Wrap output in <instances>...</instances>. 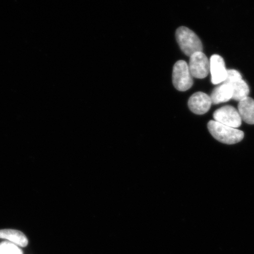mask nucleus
<instances>
[{"label": "nucleus", "instance_id": "obj_1", "mask_svg": "<svg viewBox=\"0 0 254 254\" xmlns=\"http://www.w3.org/2000/svg\"><path fill=\"white\" fill-rule=\"evenodd\" d=\"M208 129L217 140L226 144H235L243 140L244 133L241 130L222 125L215 121H209Z\"/></svg>", "mask_w": 254, "mask_h": 254}, {"label": "nucleus", "instance_id": "obj_4", "mask_svg": "<svg viewBox=\"0 0 254 254\" xmlns=\"http://www.w3.org/2000/svg\"><path fill=\"white\" fill-rule=\"evenodd\" d=\"M223 82L229 84L233 90V99L240 101L249 97L250 88L247 82L243 80L240 72L236 69H227L226 79Z\"/></svg>", "mask_w": 254, "mask_h": 254}, {"label": "nucleus", "instance_id": "obj_3", "mask_svg": "<svg viewBox=\"0 0 254 254\" xmlns=\"http://www.w3.org/2000/svg\"><path fill=\"white\" fill-rule=\"evenodd\" d=\"M193 82L188 64L184 60L176 62L173 71V83L175 88L180 91H186L192 87Z\"/></svg>", "mask_w": 254, "mask_h": 254}, {"label": "nucleus", "instance_id": "obj_2", "mask_svg": "<svg viewBox=\"0 0 254 254\" xmlns=\"http://www.w3.org/2000/svg\"><path fill=\"white\" fill-rule=\"evenodd\" d=\"M176 37L178 44L182 52L190 57L196 52H202L203 47L194 32L186 27H180L176 31Z\"/></svg>", "mask_w": 254, "mask_h": 254}, {"label": "nucleus", "instance_id": "obj_10", "mask_svg": "<svg viewBox=\"0 0 254 254\" xmlns=\"http://www.w3.org/2000/svg\"><path fill=\"white\" fill-rule=\"evenodd\" d=\"M233 90L231 85L226 82H222L212 91L210 95L212 104H218L227 102L233 99Z\"/></svg>", "mask_w": 254, "mask_h": 254}, {"label": "nucleus", "instance_id": "obj_9", "mask_svg": "<svg viewBox=\"0 0 254 254\" xmlns=\"http://www.w3.org/2000/svg\"><path fill=\"white\" fill-rule=\"evenodd\" d=\"M0 239L7 240L19 247H27L28 238L21 231L12 229L0 230Z\"/></svg>", "mask_w": 254, "mask_h": 254}, {"label": "nucleus", "instance_id": "obj_11", "mask_svg": "<svg viewBox=\"0 0 254 254\" xmlns=\"http://www.w3.org/2000/svg\"><path fill=\"white\" fill-rule=\"evenodd\" d=\"M241 119L249 125H254V100L247 97L239 102L238 106Z\"/></svg>", "mask_w": 254, "mask_h": 254}, {"label": "nucleus", "instance_id": "obj_6", "mask_svg": "<svg viewBox=\"0 0 254 254\" xmlns=\"http://www.w3.org/2000/svg\"><path fill=\"white\" fill-rule=\"evenodd\" d=\"M213 117L215 122L235 128H238L242 124L239 112L231 106L222 107L216 110Z\"/></svg>", "mask_w": 254, "mask_h": 254}, {"label": "nucleus", "instance_id": "obj_12", "mask_svg": "<svg viewBox=\"0 0 254 254\" xmlns=\"http://www.w3.org/2000/svg\"><path fill=\"white\" fill-rule=\"evenodd\" d=\"M0 254H23L20 247L14 244L4 241L0 243Z\"/></svg>", "mask_w": 254, "mask_h": 254}, {"label": "nucleus", "instance_id": "obj_5", "mask_svg": "<svg viewBox=\"0 0 254 254\" xmlns=\"http://www.w3.org/2000/svg\"><path fill=\"white\" fill-rule=\"evenodd\" d=\"M189 68L193 77L204 78L210 72V63L204 53L196 52L190 57Z\"/></svg>", "mask_w": 254, "mask_h": 254}, {"label": "nucleus", "instance_id": "obj_8", "mask_svg": "<svg viewBox=\"0 0 254 254\" xmlns=\"http://www.w3.org/2000/svg\"><path fill=\"white\" fill-rule=\"evenodd\" d=\"M209 63L212 83L215 85L222 83L227 75V69L225 68L223 58L220 56L214 55L211 57Z\"/></svg>", "mask_w": 254, "mask_h": 254}, {"label": "nucleus", "instance_id": "obj_7", "mask_svg": "<svg viewBox=\"0 0 254 254\" xmlns=\"http://www.w3.org/2000/svg\"><path fill=\"white\" fill-rule=\"evenodd\" d=\"M212 104L210 96L202 92H197L192 94L189 100L190 110L198 115L207 113Z\"/></svg>", "mask_w": 254, "mask_h": 254}]
</instances>
